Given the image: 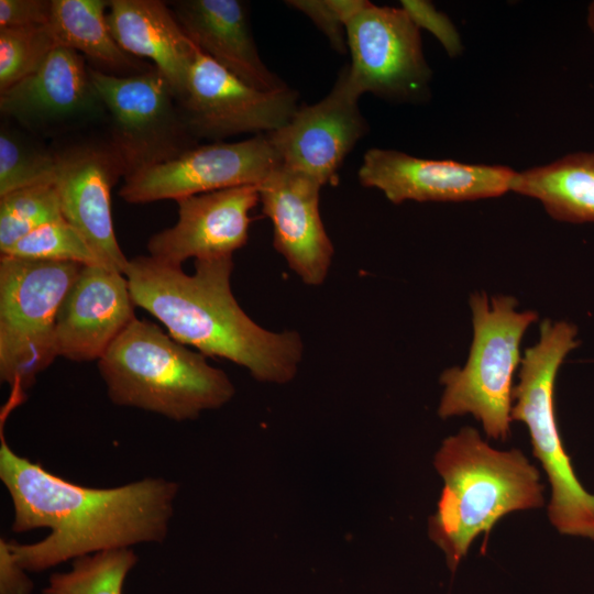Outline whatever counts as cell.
Instances as JSON below:
<instances>
[{"label":"cell","instance_id":"ffe728a7","mask_svg":"<svg viewBox=\"0 0 594 594\" xmlns=\"http://www.w3.org/2000/svg\"><path fill=\"white\" fill-rule=\"evenodd\" d=\"M107 22L119 46L152 61L179 101L198 47L184 32L170 7L160 0H110Z\"/></svg>","mask_w":594,"mask_h":594},{"label":"cell","instance_id":"2e32d148","mask_svg":"<svg viewBox=\"0 0 594 594\" xmlns=\"http://www.w3.org/2000/svg\"><path fill=\"white\" fill-rule=\"evenodd\" d=\"M127 277L102 265H84L65 295L55 324L57 356L100 360L136 318Z\"/></svg>","mask_w":594,"mask_h":594},{"label":"cell","instance_id":"52a82bcc","mask_svg":"<svg viewBox=\"0 0 594 594\" xmlns=\"http://www.w3.org/2000/svg\"><path fill=\"white\" fill-rule=\"evenodd\" d=\"M82 266L1 255L0 378L11 394L23 397L57 358V312Z\"/></svg>","mask_w":594,"mask_h":594},{"label":"cell","instance_id":"603a6c76","mask_svg":"<svg viewBox=\"0 0 594 594\" xmlns=\"http://www.w3.org/2000/svg\"><path fill=\"white\" fill-rule=\"evenodd\" d=\"M56 150L15 123L2 119L0 129V196L43 184H53Z\"/></svg>","mask_w":594,"mask_h":594},{"label":"cell","instance_id":"e0dca14e","mask_svg":"<svg viewBox=\"0 0 594 594\" xmlns=\"http://www.w3.org/2000/svg\"><path fill=\"white\" fill-rule=\"evenodd\" d=\"M178 220L147 241L148 255L182 266L196 260L233 255L248 242L250 212L260 202L257 186H240L176 200Z\"/></svg>","mask_w":594,"mask_h":594},{"label":"cell","instance_id":"4dcf8cb0","mask_svg":"<svg viewBox=\"0 0 594 594\" xmlns=\"http://www.w3.org/2000/svg\"><path fill=\"white\" fill-rule=\"evenodd\" d=\"M14 558L9 541L0 540V594H31L33 582Z\"/></svg>","mask_w":594,"mask_h":594},{"label":"cell","instance_id":"ba28073f","mask_svg":"<svg viewBox=\"0 0 594 594\" xmlns=\"http://www.w3.org/2000/svg\"><path fill=\"white\" fill-rule=\"evenodd\" d=\"M89 73L106 106L107 135L124 162L125 177L198 145L158 69L116 76L89 66Z\"/></svg>","mask_w":594,"mask_h":594},{"label":"cell","instance_id":"f546056e","mask_svg":"<svg viewBox=\"0 0 594 594\" xmlns=\"http://www.w3.org/2000/svg\"><path fill=\"white\" fill-rule=\"evenodd\" d=\"M51 13L52 0H0V29L44 26Z\"/></svg>","mask_w":594,"mask_h":594},{"label":"cell","instance_id":"7c38bea8","mask_svg":"<svg viewBox=\"0 0 594 594\" xmlns=\"http://www.w3.org/2000/svg\"><path fill=\"white\" fill-rule=\"evenodd\" d=\"M280 161L267 134L238 142L197 145L168 162L124 178L120 197L129 204L178 200L240 186H258Z\"/></svg>","mask_w":594,"mask_h":594},{"label":"cell","instance_id":"5bb4252c","mask_svg":"<svg viewBox=\"0 0 594 594\" xmlns=\"http://www.w3.org/2000/svg\"><path fill=\"white\" fill-rule=\"evenodd\" d=\"M360 97L344 67L324 98L299 106L287 123L267 133L280 165L322 186L337 185L345 157L369 129Z\"/></svg>","mask_w":594,"mask_h":594},{"label":"cell","instance_id":"7402d4cb","mask_svg":"<svg viewBox=\"0 0 594 594\" xmlns=\"http://www.w3.org/2000/svg\"><path fill=\"white\" fill-rule=\"evenodd\" d=\"M109 1L52 0L50 31L57 47L78 52L92 68L116 76L150 70L154 66L124 52L107 22Z\"/></svg>","mask_w":594,"mask_h":594},{"label":"cell","instance_id":"9a60e30c","mask_svg":"<svg viewBox=\"0 0 594 594\" xmlns=\"http://www.w3.org/2000/svg\"><path fill=\"white\" fill-rule=\"evenodd\" d=\"M516 170L505 165L428 160L373 147L358 170L364 187L376 188L393 204L408 200L459 202L495 198L510 191Z\"/></svg>","mask_w":594,"mask_h":594},{"label":"cell","instance_id":"484cf974","mask_svg":"<svg viewBox=\"0 0 594 594\" xmlns=\"http://www.w3.org/2000/svg\"><path fill=\"white\" fill-rule=\"evenodd\" d=\"M1 255L105 266L82 235L65 219L36 229Z\"/></svg>","mask_w":594,"mask_h":594},{"label":"cell","instance_id":"7a4b0ae2","mask_svg":"<svg viewBox=\"0 0 594 594\" xmlns=\"http://www.w3.org/2000/svg\"><path fill=\"white\" fill-rule=\"evenodd\" d=\"M232 256L196 260L191 275L150 255L136 256L124 276L134 305L177 342L243 366L257 381L287 383L302 356L301 339L295 331H268L244 312L231 290Z\"/></svg>","mask_w":594,"mask_h":594},{"label":"cell","instance_id":"277c9868","mask_svg":"<svg viewBox=\"0 0 594 594\" xmlns=\"http://www.w3.org/2000/svg\"><path fill=\"white\" fill-rule=\"evenodd\" d=\"M110 400L162 415L193 420L234 396L228 375L210 365L157 324L135 318L98 361Z\"/></svg>","mask_w":594,"mask_h":594},{"label":"cell","instance_id":"f1b7e54d","mask_svg":"<svg viewBox=\"0 0 594 594\" xmlns=\"http://www.w3.org/2000/svg\"><path fill=\"white\" fill-rule=\"evenodd\" d=\"M400 7L407 12L417 28L426 29L441 43L449 56H458L462 51L460 35L447 14L438 11L425 0H403Z\"/></svg>","mask_w":594,"mask_h":594},{"label":"cell","instance_id":"cb8c5ba5","mask_svg":"<svg viewBox=\"0 0 594 594\" xmlns=\"http://www.w3.org/2000/svg\"><path fill=\"white\" fill-rule=\"evenodd\" d=\"M138 563L131 548L101 551L74 559L65 573H54L43 594H122L124 580Z\"/></svg>","mask_w":594,"mask_h":594},{"label":"cell","instance_id":"44dd1931","mask_svg":"<svg viewBox=\"0 0 594 594\" xmlns=\"http://www.w3.org/2000/svg\"><path fill=\"white\" fill-rule=\"evenodd\" d=\"M510 191L538 200L558 221L594 223V152L516 172Z\"/></svg>","mask_w":594,"mask_h":594},{"label":"cell","instance_id":"30bf717a","mask_svg":"<svg viewBox=\"0 0 594 594\" xmlns=\"http://www.w3.org/2000/svg\"><path fill=\"white\" fill-rule=\"evenodd\" d=\"M346 66L352 88L396 101L420 100L432 76L420 30L400 8L370 1L346 23Z\"/></svg>","mask_w":594,"mask_h":594},{"label":"cell","instance_id":"8992f818","mask_svg":"<svg viewBox=\"0 0 594 594\" xmlns=\"http://www.w3.org/2000/svg\"><path fill=\"white\" fill-rule=\"evenodd\" d=\"M473 337L462 367L447 369L440 376L443 394L441 418L471 414L488 438L506 440L510 432L513 377L521 363L520 344L538 320L534 310H517L513 296L488 299L484 292L470 297Z\"/></svg>","mask_w":594,"mask_h":594},{"label":"cell","instance_id":"4316f807","mask_svg":"<svg viewBox=\"0 0 594 594\" xmlns=\"http://www.w3.org/2000/svg\"><path fill=\"white\" fill-rule=\"evenodd\" d=\"M56 47L48 24L0 29V92L33 74Z\"/></svg>","mask_w":594,"mask_h":594},{"label":"cell","instance_id":"d6986e66","mask_svg":"<svg viewBox=\"0 0 594 594\" xmlns=\"http://www.w3.org/2000/svg\"><path fill=\"white\" fill-rule=\"evenodd\" d=\"M169 4L187 36L217 64L260 90L288 87L263 63L252 36L244 2L178 0Z\"/></svg>","mask_w":594,"mask_h":594},{"label":"cell","instance_id":"8fae6325","mask_svg":"<svg viewBox=\"0 0 594 594\" xmlns=\"http://www.w3.org/2000/svg\"><path fill=\"white\" fill-rule=\"evenodd\" d=\"M57 191L64 219L86 240L100 262L124 274L129 260L114 234L111 190L127 168L108 135L86 133L59 141Z\"/></svg>","mask_w":594,"mask_h":594},{"label":"cell","instance_id":"83f0119b","mask_svg":"<svg viewBox=\"0 0 594 594\" xmlns=\"http://www.w3.org/2000/svg\"><path fill=\"white\" fill-rule=\"evenodd\" d=\"M367 0H288L286 4L304 14L326 35L333 50L346 52V23Z\"/></svg>","mask_w":594,"mask_h":594},{"label":"cell","instance_id":"6da1fadb","mask_svg":"<svg viewBox=\"0 0 594 594\" xmlns=\"http://www.w3.org/2000/svg\"><path fill=\"white\" fill-rule=\"evenodd\" d=\"M0 479L13 505L12 530H51L34 543L9 541L16 561L30 572L101 551L162 542L178 493L177 483L162 477L110 488L82 486L16 454L3 436Z\"/></svg>","mask_w":594,"mask_h":594},{"label":"cell","instance_id":"d4e9b609","mask_svg":"<svg viewBox=\"0 0 594 594\" xmlns=\"http://www.w3.org/2000/svg\"><path fill=\"white\" fill-rule=\"evenodd\" d=\"M64 219L53 184L30 186L0 196V253L36 229Z\"/></svg>","mask_w":594,"mask_h":594},{"label":"cell","instance_id":"1f68e13d","mask_svg":"<svg viewBox=\"0 0 594 594\" xmlns=\"http://www.w3.org/2000/svg\"><path fill=\"white\" fill-rule=\"evenodd\" d=\"M586 23L590 31L594 34V1L587 7Z\"/></svg>","mask_w":594,"mask_h":594},{"label":"cell","instance_id":"4fadbf2b","mask_svg":"<svg viewBox=\"0 0 594 594\" xmlns=\"http://www.w3.org/2000/svg\"><path fill=\"white\" fill-rule=\"evenodd\" d=\"M178 102L195 139L213 142L244 133H271L287 123L299 108L296 90L256 89L199 48Z\"/></svg>","mask_w":594,"mask_h":594},{"label":"cell","instance_id":"5b68a950","mask_svg":"<svg viewBox=\"0 0 594 594\" xmlns=\"http://www.w3.org/2000/svg\"><path fill=\"white\" fill-rule=\"evenodd\" d=\"M536 344L525 350L513 388L512 420L528 428L532 451L550 485L548 515L559 532L594 540V494L578 480L559 433L554 387L560 366L578 345V329L566 321L540 323Z\"/></svg>","mask_w":594,"mask_h":594},{"label":"cell","instance_id":"3957f363","mask_svg":"<svg viewBox=\"0 0 594 594\" xmlns=\"http://www.w3.org/2000/svg\"><path fill=\"white\" fill-rule=\"evenodd\" d=\"M444 486L429 519V537L453 572L472 541L508 513L543 505L540 475L521 451H499L479 431L462 428L448 437L435 458Z\"/></svg>","mask_w":594,"mask_h":594},{"label":"cell","instance_id":"ac0fdd59","mask_svg":"<svg viewBox=\"0 0 594 594\" xmlns=\"http://www.w3.org/2000/svg\"><path fill=\"white\" fill-rule=\"evenodd\" d=\"M321 187L282 165L257 186L263 213L273 224L274 248L309 286L324 282L334 251L319 211Z\"/></svg>","mask_w":594,"mask_h":594},{"label":"cell","instance_id":"9c48e42d","mask_svg":"<svg viewBox=\"0 0 594 594\" xmlns=\"http://www.w3.org/2000/svg\"><path fill=\"white\" fill-rule=\"evenodd\" d=\"M0 112L29 133L58 142L108 122L85 57L65 47L54 48L33 74L1 91Z\"/></svg>","mask_w":594,"mask_h":594}]
</instances>
